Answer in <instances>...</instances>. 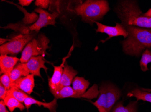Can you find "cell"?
<instances>
[{"label":"cell","mask_w":151,"mask_h":112,"mask_svg":"<svg viewBox=\"0 0 151 112\" xmlns=\"http://www.w3.org/2000/svg\"><path fill=\"white\" fill-rule=\"evenodd\" d=\"M128 33L122 42L125 54L139 57L144 50L151 47V29L133 26H124Z\"/></svg>","instance_id":"cell-1"},{"label":"cell","mask_w":151,"mask_h":112,"mask_svg":"<svg viewBox=\"0 0 151 112\" xmlns=\"http://www.w3.org/2000/svg\"><path fill=\"white\" fill-rule=\"evenodd\" d=\"M124 26H133L151 29V18L143 16L138 4L134 1H123L115 9Z\"/></svg>","instance_id":"cell-2"},{"label":"cell","mask_w":151,"mask_h":112,"mask_svg":"<svg viewBox=\"0 0 151 112\" xmlns=\"http://www.w3.org/2000/svg\"><path fill=\"white\" fill-rule=\"evenodd\" d=\"M109 10V5L106 1L88 0L78 5L75 12L81 17L83 21L92 24L102 19Z\"/></svg>","instance_id":"cell-3"},{"label":"cell","mask_w":151,"mask_h":112,"mask_svg":"<svg viewBox=\"0 0 151 112\" xmlns=\"http://www.w3.org/2000/svg\"><path fill=\"white\" fill-rule=\"evenodd\" d=\"M120 97V92L117 87L112 85H104L100 87L98 99L91 103L99 112H110Z\"/></svg>","instance_id":"cell-4"},{"label":"cell","mask_w":151,"mask_h":112,"mask_svg":"<svg viewBox=\"0 0 151 112\" xmlns=\"http://www.w3.org/2000/svg\"><path fill=\"white\" fill-rule=\"evenodd\" d=\"M50 42V39L44 34L39 35L37 39H33L24 47L19 59L20 62L27 63L34 56H44L47 49L50 48L48 45Z\"/></svg>","instance_id":"cell-5"},{"label":"cell","mask_w":151,"mask_h":112,"mask_svg":"<svg viewBox=\"0 0 151 112\" xmlns=\"http://www.w3.org/2000/svg\"><path fill=\"white\" fill-rule=\"evenodd\" d=\"M34 35L31 34H20L11 39L10 41L0 46L1 55H15L23 51L24 47L34 39Z\"/></svg>","instance_id":"cell-6"},{"label":"cell","mask_w":151,"mask_h":112,"mask_svg":"<svg viewBox=\"0 0 151 112\" xmlns=\"http://www.w3.org/2000/svg\"><path fill=\"white\" fill-rule=\"evenodd\" d=\"M35 11L39 13V18L35 23L29 26V30L31 32L35 31L38 32L41 28L47 25L54 26L56 23V18L59 15V13L57 12L50 13L40 8H36Z\"/></svg>","instance_id":"cell-7"},{"label":"cell","mask_w":151,"mask_h":112,"mask_svg":"<svg viewBox=\"0 0 151 112\" xmlns=\"http://www.w3.org/2000/svg\"><path fill=\"white\" fill-rule=\"evenodd\" d=\"M97 26V29L96 30V32L103 33L106 34L109 36L108 38L103 41V42L113 37L123 36L124 38H127L128 33L124 25L120 23H116L115 26H109L101 24L98 22H96Z\"/></svg>","instance_id":"cell-8"},{"label":"cell","mask_w":151,"mask_h":112,"mask_svg":"<svg viewBox=\"0 0 151 112\" xmlns=\"http://www.w3.org/2000/svg\"><path fill=\"white\" fill-rule=\"evenodd\" d=\"M73 50V46L71 48L70 51L66 57L63 59L62 63L59 66L53 65L54 68L53 75L51 78L49 79V85L50 90L52 94L57 92L59 89L61 77L63 73V67L66 62V60L70 57L71 52Z\"/></svg>","instance_id":"cell-9"},{"label":"cell","mask_w":151,"mask_h":112,"mask_svg":"<svg viewBox=\"0 0 151 112\" xmlns=\"http://www.w3.org/2000/svg\"><path fill=\"white\" fill-rule=\"evenodd\" d=\"M45 63L44 56L40 55L31 57L26 64L30 74L42 78L40 72V69L43 68L46 73L48 70V68L45 66Z\"/></svg>","instance_id":"cell-10"},{"label":"cell","mask_w":151,"mask_h":112,"mask_svg":"<svg viewBox=\"0 0 151 112\" xmlns=\"http://www.w3.org/2000/svg\"><path fill=\"white\" fill-rule=\"evenodd\" d=\"M35 85L34 75L32 74L23 77L12 83V86L18 87L29 95L33 92Z\"/></svg>","instance_id":"cell-11"},{"label":"cell","mask_w":151,"mask_h":112,"mask_svg":"<svg viewBox=\"0 0 151 112\" xmlns=\"http://www.w3.org/2000/svg\"><path fill=\"white\" fill-rule=\"evenodd\" d=\"M19 59L16 57L8 56L7 55H1L0 56V70L1 75L7 74L10 75L19 61Z\"/></svg>","instance_id":"cell-12"},{"label":"cell","mask_w":151,"mask_h":112,"mask_svg":"<svg viewBox=\"0 0 151 112\" xmlns=\"http://www.w3.org/2000/svg\"><path fill=\"white\" fill-rule=\"evenodd\" d=\"M78 72L73 67L68 65L66 62L63 67V73L61 77L60 87L58 91L63 87L70 86L73 80L75 78Z\"/></svg>","instance_id":"cell-13"},{"label":"cell","mask_w":151,"mask_h":112,"mask_svg":"<svg viewBox=\"0 0 151 112\" xmlns=\"http://www.w3.org/2000/svg\"><path fill=\"white\" fill-rule=\"evenodd\" d=\"M57 99H55L50 102H43L38 101L34 98L29 96L24 100V103L26 108L28 110L32 105L34 104H37L39 106H43L44 108H47L51 112H55L56 108L57 106Z\"/></svg>","instance_id":"cell-14"},{"label":"cell","mask_w":151,"mask_h":112,"mask_svg":"<svg viewBox=\"0 0 151 112\" xmlns=\"http://www.w3.org/2000/svg\"><path fill=\"white\" fill-rule=\"evenodd\" d=\"M29 74L30 72L27 67L26 63L19 62L15 66L11 72L10 78L12 82H13L23 77L28 75Z\"/></svg>","instance_id":"cell-15"},{"label":"cell","mask_w":151,"mask_h":112,"mask_svg":"<svg viewBox=\"0 0 151 112\" xmlns=\"http://www.w3.org/2000/svg\"><path fill=\"white\" fill-rule=\"evenodd\" d=\"M3 101L6 106L7 107L11 112H13L17 108H19L22 111L26 108L25 106L22 103L20 102L9 93H7L6 96Z\"/></svg>","instance_id":"cell-16"},{"label":"cell","mask_w":151,"mask_h":112,"mask_svg":"<svg viewBox=\"0 0 151 112\" xmlns=\"http://www.w3.org/2000/svg\"><path fill=\"white\" fill-rule=\"evenodd\" d=\"M56 99H63L66 98H78L77 92L73 90V87L69 86H65L62 87L58 92L53 94Z\"/></svg>","instance_id":"cell-17"},{"label":"cell","mask_w":151,"mask_h":112,"mask_svg":"<svg viewBox=\"0 0 151 112\" xmlns=\"http://www.w3.org/2000/svg\"><path fill=\"white\" fill-rule=\"evenodd\" d=\"M129 97H134L137 101L142 100L151 103V93L142 91L140 88H136L130 92L127 95Z\"/></svg>","instance_id":"cell-18"},{"label":"cell","mask_w":151,"mask_h":112,"mask_svg":"<svg viewBox=\"0 0 151 112\" xmlns=\"http://www.w3.org/2000/svg\"><path fill=\"white\" fill-rule=\"evenodd\" d=\"M12 3L14 5H15L20 11H22L24 13V18L22 21V23L24 24L25 25H29V24H33L37 21L38 18H39V15H38L35 12L29 13L25 9H24L22 7L20 6L17 5L15 3Z\"/></svg>","instance_id":"cell-19"},{"label":"cell","mask_w":151,"mask_h":112,"mask_svg":"<svg viewBox=\"0 0 151 112\" xmlns=\"http://www.w3.org/2000/svg\"><path fill=\"white\" fill-rule=\"evenodd\" d=\"M138 101L131 102L128 106L124 107L122 102L116 104L113 112H136L137 104Z\"/></svg>","instance_id":"cell-20"},{"label":"cell","mask_w":151,"mask_h":112,"mask_svg":"<svg viewBox=\"0 0 151 112\" xmlns=\"http://www.w3.org/2000/svg\"><path fill=\"white\" fill-rule=\"evenodd\" d=\"M7 93L11 94L13 97L22 103H24L26 98L29 97V95L26 94L24 92L14 86H12L11 88L8 90Z\"/></svg>","instance_id":"cell-21"},{"label":"cell","mask_w":151,"mask_h":112,"mask_svg":"<svg viewBox=\"0 0 151 112\" xmlns=\"http://www.w3.org/2000/svg\"><path fill=\"white\" fill-rule=\"evenodd\" d=\"M150 63H151V50L146 49L142 53L140 61L141 69L142 71L145 72L148 70L147 65Z\"/></svg>","instance_id":"cell-22"},{"label":"cell","mask_w":151,"mask_h":112,"mask_svg":"<svg viewBox=\"0 0 151 112\" xmlns=\"http://www.w3.org/2000/svg\"><path fill=\"white\" fill-rule=\"evenodd\" d=\"M4 29H12L17 32H19L22 34L27 35L30 34L29 26L27 27L22 23H16V24H9L5 27H1Z\"/></svg>","instance_id":"cell-23"},{"label":"cell","mask_w":151,"mask_h":112,"mask_svg":"<svg viewBox=\"0 0 151 112\" xmlns=\"http://www.w3.org/2000/svg\"><path fill=\"white\" fill-rule=\"evenodd\" d=\"M10 75L9 74H3L0 78L1 83L5 87L7 91L11 88L12 83Z\"/></svg>","instance_id":"cell-24"},{"label":"cell","mask_w":151,"mask_h":112,"mask_svg":"<svg viewBox=\"0 0 151 112\" xmlns=\"http://www.w3.org/2000/svg\"><path fill=\"white\" fill-rule=\"evenodd\" d=\"M50 3V1L49 0H36L35 2V6L39 7V8L45 9L48 8Z\"/></svg>","instance_id":"cell-25"},{"label":"cell","mask_w":151,"mask_h":112,"mask_svg":"<svg viewBox=\"0 0 151 112\" xmlns=\"http://www.w3.org/2000/svg\"><path fill=\"white\" fill-rule=\"evenodd\" d=\"M8 91L6 89L5 87L0 83V99L4 100L7 95Z\"/></svg>","instance_id":"cell-26"},{"label":"cell","mask_w":151,"mask_h":112,"mask_svg":"<svg viewBox=\"0 0 151 112\" xmlns=\"http://www.w3.org/2000/svg\"><path fill=\"white\" fill-rule=\"evenodd\" d=\"M33 1V0H19V3L22 6H29Z\"/></svg>","instance_id":"cell-27"},{"label":"cell","mask_w":151,"mask_h":112,"mask_svg":"<svg viewBox=\"0 0 151 112\" xmlns=\"http://www.w3.org/2000/svg\"><path fill=\"white\" fill-rule=\"evenodd\" d=\"M0 112H9L6 108V104L3 100L0 101Z\"/></svg>","instance_id":"cell-28"},{"label":"cell","mask_w":151,"mask_h":112,"mask_svg":"<svg viewBox=\"0 0 151 112\" xmlns=\"http://www.w3.org/2000/svg\"><path fill=\"white\" fill-rule=\"evenodd\" d=\"M11 39H5V38H1L0 39V44L1 45H3V44H5V43L7 42V41H10Z\"/></svg>","instance_id":"cell-29"},{"label":"cell","mask_w":151,"mask_h":112,"mask_svg":"<svg viewBox=\"0 0 151 112\" xmlns=\"http://www.w3.org/2000/svg\"><path fill=\"white\" fill-rule=\"evenodd\" d=\"M142 15H143V16H145L151 18V8L149 9V10L147 12H146L145 13H143Z\"/></svg>","instance_id":"cell-30"},{"label":"cell","mask_w":151,"mask_h":112,"mask_svg":"<svg viewBox=\"0 0 151 112\" xmlns=\"http://www.w3.org/2000/svg\"><path fill=\"white\" fill-rule=\"evenodd\" d=\"M141 90H142V91H145V92H151V89H148V88H140Z\"/></svg>","instance_id":"cell-31"}]
</instances>
